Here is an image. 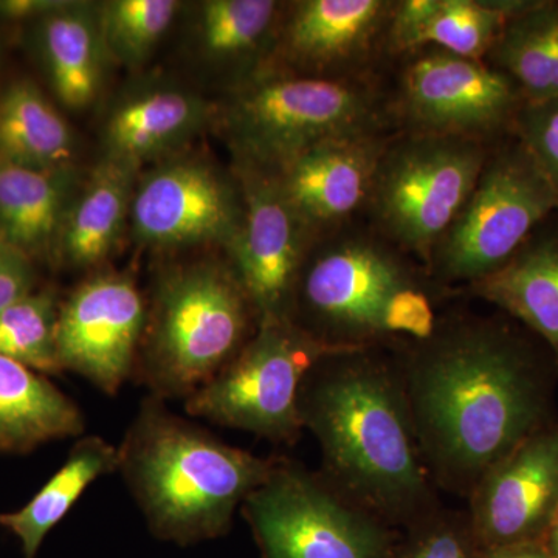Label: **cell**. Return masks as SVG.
<instances>
[{"label": "cell", "mask_w": 558, "mask_h": 558, "mask_svg": "<svg viewBox=\"0 0 558 558\" xmlns=\"http://www.w3.org/2000/svg\"><path fill=\"white\" fill-rule=\"evenodd\" d=\"M402 373L428 472L470 495L492 465L558 417V363L509 323L475 319L417 341Z\"/></svg>", "instance_id": "obj_1"}, {"label": "cell", "mask_w": 558, "mask_h": 558, "mask_svg": "<svg viewBox=\"0 0 558 558\" xmlns=\"http://www.w3.org/2000/svg\"><path fill=\"white\" fill-rule=\"evenodd\" d=\"M300 413L322 447L332 486L379 520L432 508V478L411 421L402 373L359 348L323 360L301 389Z\"/></svg>", "instance_id": "obj_2"}, {"label": "cell", "mask_w": 558, "mask_h": 558, "mask_svg": "<svg viewBox=\"0 0 558 558\" xmlns=\"http://www.w3.org/2000/svg\"><path fill=\"white\" fill-rule=\"evenodd\" d=\"M119 449V470L150 532L186 546L222 537L277 458L229 446L149 396Z\"/></svg>", "instance_id": "obj_3"}, {"label": "cell", "mask_w": 558, "mask_h": 558, "mask_svg": "<svg viewBox=\"0 0 558 558\" xmlns=\"http://www.w3.org/2000/svg\"><path fill=\"white\" fill-rule=\"evenodd\" d=\"M252 315L231 267L202 263L168 271L154 289L134 373L154 398L186 400L247 343Z\"/></svg>", "instance_id": "obj_4"}, {"label": "cell", "mask_w": 558, "mask_h": 558, "mask_svg": "<svg viewBox=\"0 0 558 558\" xmlns=\"http://www.w3.org/2000/svg\"><path fill=\"white\" fill-rule=\"evenodd\" d=\"M388 106L373 83L260 69L245 76L223 112L240 168L275 174L328 140L385 131Z\"/></svg>", "instance_id": "obj_5"}, {"label": "cell", "mask_w": 558, "mask_h": 558, "mask_svg": "<svg viewBox=\"0 0 558 558\" xmlns=\"http://www.w3.org/2000/svg\"><path fill=\"white\" fill-rule=\"evenodd\" d=\"M319 339L296 319L259 323L229 365L185 400L186 413L213 424L295 444L303 432L301 389L323 360L354 349Z\"/></svg>", "instance_id": "obj_6"}, {"label": "cell", "mask_w": 558, "mask_h": 558, "mask_svg": "<svg viewBox=\"0 0 558 558\" xmlns=\"http://www.w3.org/2000/svg\"><path fill=\"white\" fill-rule=\"evenodd\" d=\"M488 154L487 143L475 140L407 132L389 138L366 205L374 222L429 270Z\"/></svg>", "instance_id": "obj_7"}, {"label": "cell", "mask_w": 558, "mask_h": 558, "mask_svg": "<svg viewBox=\"0 0 558 558\" xmlns=\"http://www.w3.org/2000/svg\"><path fill=\"white\" fill-rule=\"evenodd\" d=\"M554 213L556 189L512 135L488 154L475 190L435 250L429 271L473 284L501 269Z\"/></svg>", "instance_id": "obj_8"}, {"label": "cell", "mask_w": 558, "mask_h": 558, "mask_svg": "<svg viewBox=\"0 0 558 558\" xmlns=\"http://www.w3.org/2000/svg\"><path fill=\"white\" fill-rule=\"evenodd\" d=\"M418 284L395 250L363 234L332 241L307 259L296 289L312 333L336 344L373 347L399 336L400 314ZM295 315V312H293Z\"/></svg>", "instance_id": "obj_9"}, {"label": "cell", "mask_w": 558, "mask_h": 558, "mask_svg": "<svg viewBox=\"0 0 558 558\" xmlns=\"http://www.w3.org/2000/svg\"><path fill=\"white\" fill-rule=\"evenodd\" d=\"M264 558H387L388 532L332 484L277 459L241 506Z\"/></svg>", "instance_id": "obj_10"}, {"label": "cell", "mask_w": 558, "mask_h": 558, "mask_svg": "<svg viewBox=\"0 0 558 558\" xmlns=\"http://www.w3.org/2000/svg\"><path fill=\"white\" fill-rule=\"evenodd\" d=\"M392 108L407 134L488 143L512 135L524 100L486 61L425 47L410 53Z\"/></svg>", "instance_id": "obj_11"}, {"label": "cell", "mask_w": 558, "mask_h": 558, "mask_svg": "<svg viewBox=\"0 0 558 558\" xmlns=\"http://www.w3.org/2000/svg\"><path fill=\"white\" fill-rule=\"evenodd\" d=\"M244 220L229 248L231 270L247 293L256 322L293 318L296 289L315 240L278 183L240 168Z\"/></svg>", "instance_id": "obj_12"}, {"label": "cell", "mask_w": 558, "mask_h": 558, "mask_svg": "<svg viewBox=\"0 0 558 558\" xmlns=\"http://www.w3.org/2000/svg\"><path fill=\"white\" fill-rule=\"evenodd\" d=\"M134 236L156 248L219 242L229 248L244 220L242 191L196 159L165 161L135 186Z\"/></svg>", "instance_id": "obj_13"}, {"label": "cell", "mask_w": 558, "mask_h": 558, "mask_svg": "<svg viewBox=\"0 0 558 558\" xmlns=\"http://www.w3.org/2000/svg\"><path fill=\"white\" fill-rule=\"evenodd\" d=\"M146 314L130 275L105 271L81 282L60 306L57 343L62 371L117 395L134 374Z\"/></svg>", "instance_id": "obj_14"}, {"label": "cell", "mask_w": 558, "mask_h": 558, "mask_svg": "<svg viewBox=\"0 0 558 558\" xmlns=\"http://www.w3.org/2000/svg\"><path fill=\"white\" fill-rule=\"evenodd\" d=\"M392 9L391 0L296 2L288 20L279 17L260 69L311 78H365L377 51L387 49Z\"/></svg>", "instance_id": "obj_15"}, {"label": "cell", "mask_w": 558, "mask_h": 558, "mask_svg": "<svg viewBox=\"0 0 558 558\" xmlns=\"http://www.w3.org/2000/svg\"><path fill=\"white\" fill-rule=\"evenodd\" d=\"M469 497L481 550L542 543L558 509V417L492 465Z\"/></svg>", "instance_id": "obj_16"}, {"label": "cell", "mask_w": 558, "mask_h": 558, "mask_svg": "<svg viewBox=\"0 0 558 558\" xmlns=\"http://www.w3.org/2000/svg\"><path fill=\"white\" fill-rule=\"evenodd\" d=\"M385 131L319 143L269 174L315 238L366 207L385 149Z\"/></svg>", "instance_id": "obj_17"}, {"label": "cell", "mask_w": 558, "mask_h": 558, "mask_svg": "<svg viewBox=\"0 0 558 558\" xmlns=\"http://www.w3.org/2000/svg\"><path fill=\"white\" fill-rule=\"evenodd\" d=\"M208 108L191 92L159 87L124 98L102 130L106 159L138 168L178 148L204 126Z\"/></svg>", "instance_id": "obj_18"}, {"label": "cell", "mask_w": 558, "mask_h": 558, "mask_svg": "<svg viewBox=\"0 0 558 558\" xmlns=\"http://www.w3.org/2000/svg\"><path fill=\"white\" fill-rule=\"evenodd\" d=\"M470 292L526 326L558 363V231H535L497 271Z\"/></svg>", "instance_id": "obj_19"}, {"label": "cell", "mask_w": 558, "mask_h": 558, "mask_svg": "<svg viewBox=\"0 0 558 558\" xmlns=\"http://www.w3.org/2000/svg\"><path fill=\"white\" fill-rule=\"evenodd\" d=\"M138 168L106 159L70 202L57 256L76 269L97 266L116 247L131 216Z\"/></svg>", "instance_id": "obj_20"}, {"label": "cell", "mask_w": 558, "mask_h": 558, "mask_svg": "<svg viewBox=\"0 0 558 558\" xmlns=\"http://www.w3.org/2000/svg\"><path fill=\"white\" fill-rule=\"evenodd\" d=\"M73 180L72 168L33 170L0 156V241L32 259L57 255Z\"/></svg>", "instance_id": "obj_21"}, {"label": "cell", "mask_w": 558, "mask_h": 558, "mask_svg": "<svg viewBox=\"0 0 558 558\" xmlns=\"http://www.w3.org/2000/svg\"><path fill=\"white\" fill-rule=\"evenodd\" d=\"M39 20L40 57L51 89L65 108L86 109L101 89L108 57L98 7L60 2Z\"/></svg>", "instance_id": "obj_22"}, {"label": "cell", "mask_w": 558, "mask_h": 558, "mask_svg": "<svg viewBox=\"0 0 558 558\" xmlns=\"http://www.w3.org/2000/svg\"><path fill=\"white\" fill-rule=\"evenodd\" d=\"M78 407L39 373L0 355V451L27 453L83 435Z\"/></svg>", "instance_id": "obj_23"}, {"label": "cell", "mask_w": 558, "mask_h": 558, "mask_svg": "<svg viewBox=\"0 0 558 558\" xmlns=\"http://www.w3.org/2000/svg\"><path fill=\"white\" fill-rule=\"evenodd\" d=\"M119 470V449L100 436H86L70 450L62 468L17 512L0 513V526L22 543L24 558H35L47 534L101 476Z\"/></svg>", "instance_id": "obj_24"}, {"label": "cell", "mask_w": 558, "mask_h": 558, "mask_svg": "<svg viewBox=\"0 0 558 558\" xmlns=\"http://www.w3.org/2000/svg\"><path fill=\"white\" fill-rule=\"evenodd\" d=\"M484 61L512 81L526 105L557 98L558 2L535 0L506 20Z\"/></svg>", "instance_id": "obj_25"}, {"label": "cell", "mask_w": 558, "mask_h": 558, "mask_svg": "<svg viewBox=\"0 0 558 558\" xmlns=\"http://www.w3.org/2000/svg\"><path fill=\"white\" fill-rule=\"evenodd\" d=\"M0 156L33 170L72 168L73 132L31 81H17L0 95Z\"/></svg>", "instance_id": "obj_26"}, {"label": "cell", "mask_w": 558, "mask_h": 558, "mask_svg": "<svg viewBox=\"0 0 558 558\" xmlns=\"http://www.w3.org/2000/svg\"><path fill=\"white\" fill-rule=\"evenodd\" d=\"M279 17L281 7L274 0H208L197 21L202 50L220 64L259 62L260 69Z\"/></svg>", "instance_id": "obj_27"}, {"label": "cell", "mask_w": 558, "mask_h": 558, "mask_svg": "<svg viewBox=\"0 0 558 558\" xmlns=\"http://www.w3.org/2000/svg\"><path fill=\"white\" fill-rule=\"evenodd\" d=\"M506 20L497 0H435L418 28L413 51L436 47L469 60L484 61Z\"/></svg>", "instance_id": "obj_28"}, {"label": "cell", "mask_w": 558, "mask_h": 558, "mask_svg": "<svg viewBox=\"0 0 558 558\" xmlns=\"http://www.w3.org/2000/svg\"><path fill=\"white\" fill-rule=\"evenodd\" d=\"M60 306L53 290H33L0 314V355L36 373H61L58 357Z\"/></svg>", "instance_id": "obj_29"}, {"label": "cell", "mask_w": 558, "mask_h": 558, "mask_svg": "<svg viewBox=\"0 0 558 558\" xmlns=\"http://www.w3.org/2000/svg\"><path fill=\"white\" fill-rule=\"evenodd\" d=\"M180 3L175 0H110L98 7L109 57L126 65L145 62L168 32Z\"/></svg>", "instance_id": "obj_30"}, {"label": "cell", "mask_w": 558, "mask_h": 558, "mask_svg": "<svg viewBox=\"0 0 558 558\" xmlns=\"http://www.w3.org/2000/svg\"><path fill=\"white\" fill-rule=\"evenodd\" d=\"M512 135L531 154L558 193V97L520 109Z\"/></svg>", "instance_id": "obj_31"}, {"label": "cell", "mask_w": 558, "mask_h": 558, "mask_svg": "<svg viewBox=\"0 0 558 558\" xmlns=\"http://www.w3.org/2000/svg\"><path fill=\"white\" fill-rule=\"evenodd\" d=\"M33 259L22 250L0 241V314L35 290Z\"/></svg>", "instance_id": "obj_32"}, {"label": "cell", "mask_w": 558, "mask_h": 558, "mask_svg": "<svg viewBox=\"0 0 558 558\" xmlns=\"http://www.w3.org/2000/svg\"><path fill=\"white\" fill-rule=\"evenodd\" d=\"M400 558H480L473 557L468 539L449 523L428 524Z\"/></svg>", "instance_id": "obj_33"}, {"label": "cell", "mask_w": 558, "mask_h": 558, "mask_svg": "<svg viewBox=\"0 0 558 558\" xmlns=\"http://www.w3.org/2000/svg\"><path fill=\"white\" fill-rule=\"evenodd\" d=\"M60 2H44V0H9V2H0V13L13 20L21 17L38 16L57 9Z\"/></svg>", "instance_id": "obj_34"}, {"label": "cell", "mask_w": 558, "mask_h": 558, "mask_svg": "<svg viewBox=\"0 0 558 558\" xmlns=\"http://www.w3.org/2000/svg\"><path fill=\"white\" fill-rule=\"evenodd\" d=\"M480 558H554L543 543H521L481 550Z\"/></svg>", "instance_id": "obj_35"}, {"label": "cell", "mask_w": 558, "mask_h": 558, "mask_svg": "<svg viewBox=\"0 0 558 558\" xmlns=\"http://www.w3.org/2000/svg\"><path fill=\"white\" fill-rule=\"evenodd\" d=\"M543 546L548 549V553L554 558H558V509L553 521H550L548 531H546L545 538H543Z\"/></svg>", "instance_id": "obj_36"}]
</instances>
